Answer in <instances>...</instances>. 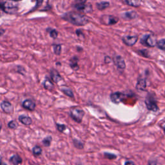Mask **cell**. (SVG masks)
<instances>
[{
  "label": "cell",
  "instance_id": "d4e9b609",
  "mask_svg": "<svg viewBox=\"0 0 165 165\" xmlns=\"http://www.w3.org/2000/svg\"><path fill=\"white\" fill-rule=\"evenodd\" d=\"M157 47L161 50L165 51V39H161L158 40L157 43Z\"/></svg>",
  "mask_w": 165,
  "mask_h": 165
},
{
  "label": "cell",
  "instance_id": "7402d4cb",
  "mask_svg": "<svg viewBox=\"0 0 165 165\" xmlns=\"http://www.w3.org/2000/svg\"><path fill=\"white\" fill-rule=\"evenodd\" d=\"M61 90L63 92L64 94L68 96V97H70L71 98H73L74 97V93L72 92V90L70 88H68V87H62L61 88Z\"/></svg>",
  "mask_w": 165,
  "mask_h": 165
},
{
  "label": "cell",
  "instance_id": "d590c367",
  "mask_svg": "<svg viewBox=\"0 0 165 165\" xmlns=\"http://www.w3.org/2000/svg\"><path fill=\"white\" fill-rule=\"evenodd\" d=\"M76 34H77V35L78 37H80L81 34V35H82V32H81L80 30H76Z\"/></svg>",
  "mask_w": 165,
  "mask_h": 165
},
{
  "label": "cell",
  "instance_id": "44dd1931",
  "mask_svg": "<svg viewBox=\"0 0 165 165\" xmlns=\"http://www.w3.org/2000/svg\"><path fill=\"white\" fill-rule=\"evenodd\" d=\"M110 3L108 1H101L96 3V6L97 9L99 10H103L109 6Z\"/></svg>",
  "mask_w": 165,
  "mask_h": 165
},
{
  "label": "cell",
  "instance_id": "5bb4252c",
  "mask_svg": "<svg viewBox=\"0 0 165 165\" xmlns=\"http://www.w3.org/2000/svg\"><path fill=\"white\" fill-rule=\"evenodd\" d=\"M122 17L125 19L131 20V19H136L137 18V14L136 12L131 10V11H127L122 14Z\"/></svg>",
  "mask_w": 165,
  "mask_h": 165
},
{
  "label": "cell",
  "instance_id": "8992f818",
  "mask_svg": "<svg viewBox=\"0 0 165 165\" xmlns=\"http://www.w3.org/2000/svg\"><path fill=\"white\" fill-rule=\"evenodd\" d=\"M145 104L148 110L153 112H157L159 110V107H158L157 104V101L155 99L152 95H148L146 98Z\"/></svg>",
  "mask_w": 165,
  "mask_h": 165
},
{
  "label": "cell",
  "instance_id": "6da1fadb",
  "mask_svg": "<svg viewBox=\"0 0 165 165\" xmlns=\"http://www.w3.org/2000/svg\"><path fill=\"white\" fill-rule=\"evenodd\" d=\"M62 18L75 26H85L89 22V19L83 14L71 11L64 14Z\"/></svg>",
  "mask_w": 165,
  "mask_h": 165
},
{
  "label": "cell",
  "instance_id": "5b68a950",
  "mask_svg": "<svg viewBox=\"0 0 165 165\" xmlns=\"http://www.w3.org/2000/svg\"><path fill=\"white\" fill-rule=\"evenodd\" d=\"M74 7L78 11L85 13H89L92 11V5L89 3H87L86 1L77 2L75 5H74Z\"/></svg>",
  "mask_w": 165,
  "mask_h": 165
},
{
  "label": "cell",
  "instance_id": "83f0119b",
  "mask_svg": "<svg viewBox=\"0 0 165 165\" xmlns=\"http://www.w3.org/2000/svg\"><path fill=\"white\" fill-rule=\"evenodd\" d=\"M19 126L18 123H17L16 121H10L9 123H8V126L9 128H10V129H16L18 128Z\"/></svg>",
  "mask_w": 165,
  "mask_h": 165
},
{
  "label": "cell",
  "instance_id": "f35d334b",
  "mask_svg": "<svg viewBox=\"0 0 165 165\" xmlns=\"http://www.w3.org/2000/svg\"><path fill=\"white\" fill-rule=\"evenodd\" d=\"M150 165H157L156 163H152V164H150Z\"/></svg>",
  "mask_w": 165,
  "mask_h": 165
},
{
  "label": "cell",
  "instance_id": "484cf974",
  "mask_svg": "<svg viewBox=\"0 0 165 165\" xmlns=\"http://www.w3.org/2000/svg\"><path fill=\"white\" fill-rule=\"evenodd\" d=\"M52 140V138L51 136H49L46 137L45 138H44L43 140L42 141V143L43 144V145L44 146H47V147L50 146V144H51Z\"/></svg>",
  "mask_w": 165,
  "mask_h": 165
},
{
  "label": "cell",
  "instance_id": "9a60e30c",
  "mask_svg": "<svg viewBox=\"0 0 165 165\" xmlns=\"http://www.w3.org/2000/svg\"><path fill=\"white\" fill-rule=\"evenodd\" d=\"M19 121L25 125H30L32 123V120L29 116L26 115H21L18 118Z\"/></svg>",
  "mask_w": 165,
  "mask_h": 165
},
{
  "label": "cell",
  "instance_id": "3957f363",
  "mask_svg": "<svg viewBox=\"0 0 165 165\" xmlns=\"http://www.w3.org/2000/svg\"><path fill=\"white\" fill-rule=\"evenodd\" d=\"M157 41L156 36L153 35V34H145L141 37L140 42L144 46L154 47L157 46Z\"/></svg>",
  "mask_w": 165,
  "mask_h": 165
},
{
  "label": "cell",
  "instance_id": "ab89813d",
  "mask_svg": "<svg viewBox=\"0 0 165 165\" xmlns=\"http://www.w3.org/2000/svg\"><path fill=\"white\" fill-rule=\"evenodd\" d=\"M77 165H80V164H77Z\"/></svg>",
  "mask_w": 165,
  "mask_h": 165
},
{
  "label": "cell",
  "instance_id": "f546056e",
  "mask_svg": "<svg viewBox=\"0 0 165 165\" xmlns=\"http://www.w3.org/2000/svg\"><path fill=\"white\" fill-rule=\"evenodd\" d=\"M137 52H138V54L139 55H141V56H142L144 57H149V54H148V51L147 50H139L137 51Z\"/></svg>",
  "mask_w": 165,
  "mask_h": 165
},
{
  "label": "cell",
  "instance_id": "e575fe53",
  "mask_svg": "<svg viewBox=\"0 0 165 165\" xmlns=\"http://www.w3.org/2000/svg\"><path fill=\"white\" fill-rule=\"evenodd\" d=\"M160 126H161V128H162V129L163 130V131H164V132L165 133V121H164L163 123H161V125H160Z\"/></svg>",
  "mask_w": 165,
  "mask_h": 165
},
{
  "label": "cell",
  "instance_id": "277c9868",
  "mask_svg": "<svg viewBox=\"0 0 165 165\" xmlns=\"http://www.w3.org/2000/svg\"><path fill=\"white\" fill-rule=\"evenodd\" d=\"M70 116L74 121L80 123L82 121V118L85 116V112L80 108H72L70 111Z\"/></svg>",
  "mask_w": 165,
  "mask_h": 165
},
{
  "label": "cell",
  "instance_id": "1f68e13d",
  "mask_svg": "<svg viewBox=\"0 0 165 165\" xmlns=\"http://www.w3.org/2000/svg\"><path fill=\"white\" fill-rule=\"evenodd\" d=\"M56 127L58 131L60 132H63L67 128L66 126L65 125H61V124L59 123H56Z\"/></svg>",
  "mask_w": 165,
  "mask_h": 165
},
{
  "label": "cell",
  "instance_id": "30bf717a",
  "mask_svg": "<svg viewBox=\"0 0 165 165\" xmlns=\"http://www.w3.org/2000/svg\"><path fill=\"white\" fill-rule=\"evenodd\" d=\"M1 108L2 110L6 113L10 114L14 112V107L12 103L7 101H3L1 103Z\"/></svg>",
  "mask_w": 165,
  "mask_h": 165
},
{
  "label": "cell",
  "instance_id": "d6986e66",
  "mask_svg": "<svg viewBox=\"0 0 165 165\" xmlns=\"http://www.w3.org/2000/svg\"><path fill=\"white\" fill-rule=\"evenodd\" d=\"M43 85L44 86V88L47 89V90H52V89L54 87L52 81H50L49 79H48V78H46L45 80H44V81H43Z\"/></svg>",
  "mask_w": 165,
  "mask_h": 165
},
{
  "label": "cell",
  "instance_id": "8d00e7d4",
  "mask_svg": "<svg viewBox=\"0 0 165 165\" xmlns=\"http://www.w3.org/2000/svg\"><path fill=\"white\" fill-rule=\"evenodd\" d=\"M4 32H5V30H3V29H1V36H2V35H3V34L4 33Z\"/></svg>",
  "mask_w": 165,
  "mask_h": 165
},
{
  "label": "cell",
  "instance_id": "7c38bea8",
  "mask_svg": "<svg viewBox=\"0 0 165 165\" xmlns=\"http://www.w3.org/2000/svg\"><path fill=\"white\" fill-rule=\"evenodd\" d=\"M22 106L24 108L30 111H32L34 110V109L36 108V103L32 100H31V99H26L23 102Z\"/></svg>",
  "mask_w": 165,
  "mask_h": 165
},
{
  "label": "cell",
  "instance_id": "cb8c5ba5",
  "mask_svg": "<svg viewBox=\"0 0 165 165\" xmlns=\"http://www.w3.org/2000/svg\"><path fill=\"white\" fill-rule=\"evenodd\" d=\"M32 154L34 156H39L42 154V148L39 146H35L32 148Z\"/></svg>",
  "mask_w": 165,
  "mask_h": 165
},
{
  "label": "cell",
  "instance_id": "9c48e42d",
  "mask_svg": "<svg viewBox=\"0 0 165 165\" xmlns=\"http://www.w3.org/2000/svg\"><path fill=\"white\" fill-rule=\"evenodd\" d=\"M125 97H126V95L125 94L119 92L112 93L110 94V96L112 102L115 103V104H119V103L122 102L123 101L124 98Z\"/></svg>",
  "mask_w": 165,
  "mask_h": 165
},
{
  "label": "cell",
  "instance_id": "603a6c76",
  "mask_svg": "<svg viewBox=\"0 0 165 165\" xmlns=\"http://www.w3.org/2000/svg\"><path fill=\"white\" fill-rule=\"evenodd\" d=\"M73 141V144L74 146L77 149H82L84 148V143H82L81 141H80L79 139H73L72 140Z\"/></svg>",
  "mask_w": 165,
  "mask_h": 165
},
{
  "label": "cell",
  "instance_id": "ac0fdd59",
  "mask_svg": "<svg viewBox=\"0 0 165 165\" xmlns=\"http://www.w3.org/2000/svg\"><path fill=\"white\" fill-rule=\"evenodd\" d=\"M70 66L74 70H77L79 69L78 65V58L74 56L72 58L70 61Z\"/></svg>",
  "mask_w": 165,
  "mask_h": 165
},
{
  "label": "cell",
  "instance_id": "7a4b0ae2",
  "mask_svg": "<svg viewBox=\"0 0 165 165\" xmlns=\"http://www.w3.org/2000/svg\"><path fill=\"white\" fill-rule=\"evenodd\" d=\"M0 7L4 12L9 14H14L18 12V3L16 1H1L0 3Z\"/></svg>",
  "mask_w": 165,
  "mask_h": 165
},
{
  "label": "cell",
  "instance_id": "4fadbf2b",
  "mask_svg": "<svg viewBox=\"0 0 165 165\" xmlns=\"http://www.w3.org/2000/svg\"><path fill=\"white\" fill-rule=\"evenodd\" d=\"M50 77L52 80L54 82H56V83L62 80V77L61 75L59 74V72L54 69H52L50 70Z\"/></svg>",
  "mask_w": 165,
  "mask_h": 165
},
{
  "label": "cell",
  "instance_id": "74e56055",
  "mask_svg": "<svg viewBox=\"0 0 165 165\" xmlns=\"http://www.w3.org/2000/svg\"><path fill=\"white\" fill-rule=\"evenodd\" d=\"M1 165H7V164L4 163H3V162H1Z\"/></svg>",
  "mask_w": 165,
  "mask_h": 165
},
{
  "label": "cell",
  "instance_id": "52a82bcc",
  "mask_svg": "<svg viewBox=\"0 0 165 165\" xmlns=\"http://www.w3.org/2000/svg\"><path fill=\"white\" fill-rule=\"evenodd\" d=\"M119 19L111 15H103L101 18V22L106 25H115L118 22Z\"/></svg>",
  "mask_w": 165,
  "mask_h": 165
},
{
  "label": "cell",
  "instance_id": "836d02e7",
  "mask_svg": "<svg viewBox=\"0 0 165 165\" xmlns=\"http://www.w3.org/2000/svg\"><path fill=\"white\" fill-rule=\"evenodd\" d=\"M125 165H135V163L132 161H127L125 163Z\"/></svg>",
  "mask_w": 165,
  "mask_h": 165
},
{
  "label": "cell",
  "instance_id": "ffe728a7",
  "mask_svg": "<svg viewBox=\"0 0 165 165\" xmlns=\"http://www.w3.org/2000/svg\"><path fill=\"white\" fill-rule=\"evenodd\" d=\"M124 3L133 7H139L141 5V1H134V0H127V1H124Z\"/></svg>",
  "mask_w": 165,
  "mask_h": 165
},
{
  "label": "cell",
  "instance_id": "2e32d148",
  "mask_svg": "<svg viewBox=\"0 0 165 165\" xmlns=\"http://www.w3.org/2000/svg\"><path fill=\"white\" fill-rule=\"evenodd\" d=\"M146 87V81L144 78H139L136 84V88L139 90H144Z\"/></svg>",
  "mask_w": 165,
  "mask_h": 165
},
{
  "label": "cell",
  "instance_id": "e0dca14e",
  "mask_svg": "<svg viewBox=\"0 0 165 165\" xmlns=\"http://www.w3.org/2000/svg\"><path fill=\"white\" fill-rule=\"evenodd\" d=\"M9 161L13 165H19L20 164H22L23 162L22 158L18 154L13 155L12 156L10 157Z\"/></svg>",
  "mask_w": 165,
  "mask_h": 165
},
{
  "label": "cell",
  "instance_id": "ba28073f",
  "mask_svg": "<svg viewBox=\"0 0 165 165\" xmlns=\"http://www.w3.org/2000/svg\"><path fill=\"white\" fill-rule=\"evenodd\" d=\"M122 40L126 45L132 47L137 43L138 40V36L136 35H127L123 36Z\"/></svg>",
  "mask_w": 165,
  "mask_h": 165
},
{
  "label": "cell",
  "instance_id": "f1b7e54d",
  "mask_svg": "<svg viewBox=\"0 0 165 165\" xmlns=\"http://www.w3.org/2000/svg\"><path fill=\"white\" fill-rule=\"evenodd\" d=\"M104 157L105 158H106V159H108L110 160L115 159L117 158V156L116 154L109 153V152H105L104 153Z\"/></svg>",
  "mask_w": 165,
  "mask_h": 165
},
{
  "label": "cell",
  "instance_id": "d6a6232c",
  "mask_svg": "<svg viewBox=\"0 0 165 165\" xmlns=\"http://www.w3.org/2000/svg\"><path fill=\"white\" fill-rule=\"evenodd\" d=\"M111 60H112L111 58L110 57H108V56H106L105 58V63H110Z\"/></svg>",
  "mask_w": 165,
  "mask_h": 165
},
{
  "label": "cell",
  "instance_id": "4dcf8cb0",
  "mask_svg": "<svg viewBox=\"0 0 165 165\" xmlns=\"http://www.w3.org/2000/svg\"><path fill=\"white\" fill-rule=\"evenodd\" d=\"M50 33V36L51 37H52L53 39H56L58 36V32L55 29H51L50 31H49Z\"/></svg>",
  "mask_w": 165,
  "mask_h": 165
},
{
  "label": "cell",
  "instance_id": "8fae6325",
  "mask_svg": "<svg viewBox=\"0 0 165 165\" xmlns=\"http://www.w3.org/2000/svg\"><path fill=\"white\" fill-rule=\"evenodd\" d=\"M113 63L116 65V66L119 68V69L124 70L126 68V63L122 56H116V57H113Z\"/></svg>",
  "mask_w": 165,
  "mask_h": 165
},
{
  "label": "cell",
  "instance_id": "4316f807",
  "mask_svg": "<svg viewBox=\"0 0 165 165\" xmlns=\"http://www.w3.org/2000/svg\"><path fill=\"white\" fill-rule=\"evenodd\" d=\"M53 47H54V51L55 54L60 55L61 52V44H53Z\"/></svg>",
  "mask_w": 165,
  "mask_h": 165
}]
</instances>
